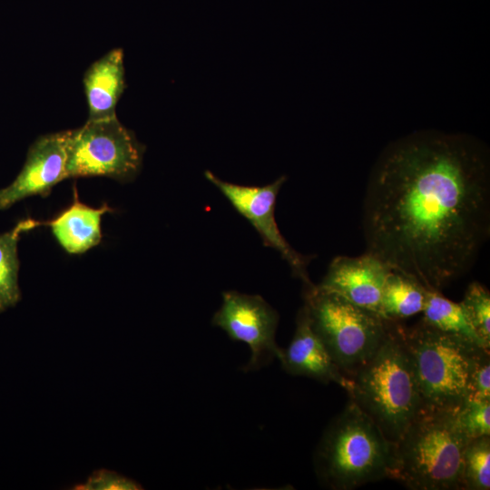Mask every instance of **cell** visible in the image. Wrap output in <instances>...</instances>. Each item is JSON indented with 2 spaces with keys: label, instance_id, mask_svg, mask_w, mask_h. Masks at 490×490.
<instances>
[{
  "label": "cell",
  "instance_id": "obj_21",
  "mask_svg": "<svg viewBox=\"0 0 490 490\" xmlns=\"http://www.w3.org/2000/svg\"><path fill=\"white\" fill-rule=\"evenodd\" d=\"M467 398L490 400L489 348H480L475 356L468 378Z\"/></svg>",
  "mask_w": 490,
  "mask_h": 490
},
{
  "label": "cell",
  "instance_id": "obj_10",
  "mask_svg": "<svg viewBox=\"0 0 490 490\" xmlns=\"http://www.w3.org/2000/svg\"><path fill=\"white\" fill-rule=\"evenodd\" d=\"M66 138L67 131L43 135L34 142L19 174L0 189V210L30 196H47L54 185L68 178Z\"/></svg>",
  "mask_w": 490,
  "mask_h": 490
},
{
  "label": "cell",
  "instance_id": "obj_19",
  "mask_svg": "<svg viewBox=\"0 0 490 490\" xmlns=\"http://www.w3.org/2000/svg\"><path fill=\"white\" fill-rule=\"evenodd\" d=\"M477 336L490 348V292L477 281L471 282L460 302Z\"/></svg>",
  "mask_w": 490,
  "mask_h": 490
},
{
  "label": "cell",
  "instance_id": "obj_9",
  "mask_svg": "<svg viewBox=\"0 0 490 490\" xmlns=\"http://www.w3.org/2000/svg\"><path fill=\"white\" fill-rule=\"evenodd\" d=\"M204 175L221 191L235 210L250 222L264 245L280 253L292 273L302 280L305 288L314 285L307 271L312 256L296 251L280 233L275 220L276 199L287 179L286 176H280L264 186H244L223 181L210 171H206Z\"/></svg>",
  "mask_w": 490,
  "mask_h": 490
},
{
  "label": "cell",
  "instance_id": "obj_2",
  "mask_svg": "<svg viewBox=\"0 0 490 490\" xmlns=\"http://www.w3.org/2000/svg\"><path fill=\"white\" fill-rule=\"evenodd\" d=\"M349 378V399L396 444L423 409L400 321L388 320L377 351Z\"/></svg>",
  "mask_w": 490,
  "mask_h": 490
},
{
  "label": "cell",
  "instance_id": "obj_11",
  "mask_svg": "<svg viewBox=\"0 0 490 490\" xmlns=\"http://www.w3.org/2000/svg\"><path fill=\"white\" fill-rule=\"evenodd\" d=\"M392 270L367 251L358 257L338 256L331 260L318 286L379 315L383 288Z\"/></svg>",
  "mask_w": 490,
  "mask_h": 490
},
{
  "label": "cell",
  "instance_id": "obj_15",
  "mask_svg": "<svg viewBox=\"0 0 490 490\" xmlns=\"http://www.w3.org/2000/svg\"><path fill=\"white\" fill-rule=\"evenodd\" d=\"M427 289L416 279L392 270L381 297L379 315L391 321L412 317L423 311Z\"/></svg>",
  "mask_w": 490,
  "mask_h": 490
},
{
  "label": "cell",
  "instance_id": "obj_18",
  "mask_svg": "<svg viewBox=\"0 0 490 490\" xmlns=\"http://www.w3.org/2000/svg\"><path fill=\"white\" fill-rule=\"evenodd\" d=\"M490 488V436L469 440L463 457V489Z\"/></svg>",
  "mask_w": 490,
  "mask_h": 490
},
{
  "label": "cell",
  "instance_id": "obj_16",
  "mask_svg": "<svg viewBox=\"0 0 490 490\" xmlns=\"http://www.w3.org/2000/svg\"><path fill=\"white\" fill-rule=\"evenodd\" d=\"M41 225V221L25 219L18 221L10 230L0 234V313L15 306L21 299L17 252L20 237Z\"/></svg>",
  "mask_w": 490,
  "mask_h": 490
},
{
  "label": "cell",
  "instance_id": "obj_7",
  "mask_svg": "<svg viewBox=\"0 0 490 490\" xmlns=\"http://www.w3.org/2000/svg\"><path fill=\"white\" fill-rule=\"evenodd\" d=\"M66 153L68 178L105 176L129 181L141 170L144 146L113 116L87 120L67 131Z\"/></svg>",
  "mask_w": 490,
  "mask_h": 490
},
{
  "label": "cell",
  "instance_id": "obj_6",
  "mask_svg": "<svg viewBox=\"0 0 490 490\" xmlns=\"http://www.w3.org/2000/svg\"><path fill=\"white\" fill-rule=\"evenodd\" d=\"M304 301L314 331L335 365L349 378L377 351L388 320L318 285L305 288Z\"/></svg>",
  "mask_w": 490,
  "mask_h": 490
},
{
  "label": "cell",
  "instance_id": "obj_13",
  "mask_svg": "<svg viewBox=\"0 0 490 490\" xmlns=\"http://www.w3.org/2000/svg\"><path fill=\"white\" fill-rule=\"evenodd\" d=\"M113 209L106 203L93 208L82 203L74 187V201L52 220L43 222L48 225L59 245L69 254H82L98 245L102 240L101 220Z\"/></svg>",
  "mask_w": 490,
  "mask_h": 490
},
{
  "label": "cell",
  "instance_id": "obj_20",
  "mask_svg": "<svg viewBox=\"0 0 490 490\" xmlns=\"http://www.w3.org/2000/svg\"><path fill=\"white\" fill-rule=\"evenodd\" d=\"M456 421L468 440L490 436V400L467 398L456 411Z\"/></svg>",
  "mask_w": 490,
  "mask_h": 490
},
{
  "label": "cell",
  "instance_id": "obj_8",
  "mask_svg": "<svg viewBox=\"0 0 490 490\" xmlns=\"http://www.w3.org/2000/svg\"><path fill=\"white\" fill-rule=\"evenodd\" d=\"M278 323V312L262 297L235 290L222 293V304L212 318V324L232 340L249 346L250 358L244 371H255L279 358L282 349L275 341Z\"/></svg>",
  "mask_w": 490,
  "mask_h": 490
},
{
  "label": "cell",
  "instance_id": "obj_3",
  "mask_svg": "<svg viewBox=\"0 0 490 490\" xmlns=\"http://www.w3.org/2000/svg\"><path fill=\"white\" fill-rule=\"evenodd\" d=\"M395 444L349 399L326 427L314 454L319 482L333 490H351L390 478Z\"/></svg>",
  "mask_w": 490,
  "mask_h": 490
},
{
  "label": "cell",
  "instance_id": "obj_22",
  "mask_svg": "<svg viewBox=\"0 0 490 490\" xmlns=\"http://www.w3.org/2000/svg\"><path fill=\"white\" fill-rule=\"evenodd\" d=\"M76 490H140L136 481L107 469L94 471L85 483L74 485Z\"/></svg>",
  "mask_w": 490,
  "mask_h": 490
},
{
  "label": "cell",
  "instance_id": "obj_17",
  "mask_svg": "<svg viewBox=\"0 0 490 490\" xmlns=\"http://www.w3.org/2000/svg\"><path fill=\"white\" fill-rule=\"evenodd\" d=\"M422 312L421 319L426 324L486 348L474 330L460 302L446 299L441 291L427 289Z\"/></svg>",
  "mask_w": 490,
  "mask_h": 490
},
{
  "label": "cell",
  "instance_id": "obj_1",
  "mask_svg": "<svg viewBox=\"0 0 490 490\" xmlns=\"http://www.w3.org/2000/svg\"><path fill=\"white\" fill-rule=\"evenodd\" d=\"M366 251L427 289L466 274L490 234V154L466 133L422 130L390 142L363 200Z\"/></svg>",
  "mask_w": 490,
  "mask_h": 490
},
{
  "label": "cell",
  "instance_id": "obj_12",
  "mask_svg": "<svg viewBox=\"0 0 490 490\" xmlns=\"http://www.w3.org/2000/svg\"><path fill=\"white\" fill-rule=\"evenodd\" d=\"M285 371L305 376L322 383L335 382L347 392L351 379L344 376L331 359L323 342L314 331L307 306L298 312L294 336L278 358Z\"/></svg>",
  "mask_w": 490,
  "mask_h": 490
},
{
  "label": "cell",
  "instance_id": "obj_4",
  "mask_svg": "<svg viewBox=\"0 0 490 490\" xmlns=\"http://www.w3.org/2000/svg\"><path fill=\"white\" fill-rule=\"evenodd\" d=\"M457 409L420 411L395 444L390 479L412 490L463 489V457L469 440L457 424Z\"/></svg>",
  "mask_w": 490,
  "mask_h": 490
},
{
  "label": "cell",
  "instance_id": "obj_14",
  "mask_svg": "<svg viewBox=\"0 0 490 490\" xmlns=\"http://www.w3.org/2000/svg\"><path fill=\"white\" fill-rule=\"evenodd\" d=\"M88 120L116 116L117 103L125 89L123 52L117 48L94 62L83 75Z\"/></svg>",
  "mask_w": 490,
  "mask_h": 490
},
{
  "label": "cell",
  "instance_id": "obj_5",
  "mask_svg": "<svg viewBox=\"0 0 490 490\" xmlns=\"http://www.w3.org/2000/svg\"><path fill=\"white\" fill-rule=\"evenodd\" d=\"M423 401V408L457 409L468 397V378L481 347L438 330L422 319L402 325Z\"/></svg>",
  "mask_w": 490,
  "mask_h": 490
}]
</instances>
